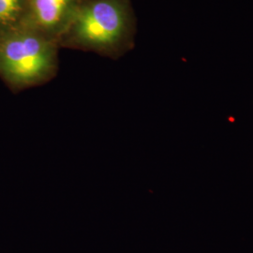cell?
I'll use <instances>...</instances> for the list:
<instances>
[{
	"label": "cell",
	"instance_id": "cell-4",
	"mask_svg": "<svg viewBox=\"0 0 253 253\" xmlns=\"http://www.w3.org/2000/svg\"><path fill=\"white\" fill-rule=\"evenodd\" d=\"M28 0H0V35L26 24Z\"/></svg>",
	"mask_w": 253,
	"mask_h": 253
},
{
	"label": "cell",
	"instance_id": "cell-1",
	"mask_svg": "<svg viewBox=\"0 0 253 253\" xmlns=\"http://www.w3.org/2000/svg\"><path fill=\"white\" fill-rule=\"evenodd\" d=\"M136 31L131 0H83L58 45L117 60L133 49Z\"/></svg>",
	"mask_w": 253,
	"mask_h": 253
},
{
	"label": "cell",
	"instance_id": "cell-3",
	"mask_svg": "<svg viewBox=\"0 0 253 253\" xmlns=\"http://www.w3.org/2000/svg\"><path fill=\"white\" fill-rule=\"evenodd\" d=\"M83 0H28L26 24L58 43Z\"/></svg>",
	"mask_w": 253,
	"mask_h": 253
},
{
	"label": "cell",
	"instance_id": "cell-2",
	"mask_svg": "<svg viewBox=\"0 0 253 253\" xmlns=\"http://www.w3.org/2000/svg\"><path fill=\"white\" fill-rule=\"evenodd\" d=\"M56 42L24 25L0 35V78L10 91L43 85L57 75Z\"/></svg>",
	"mask_w": 253,
	"mask_h": 253
}]
</instances>
